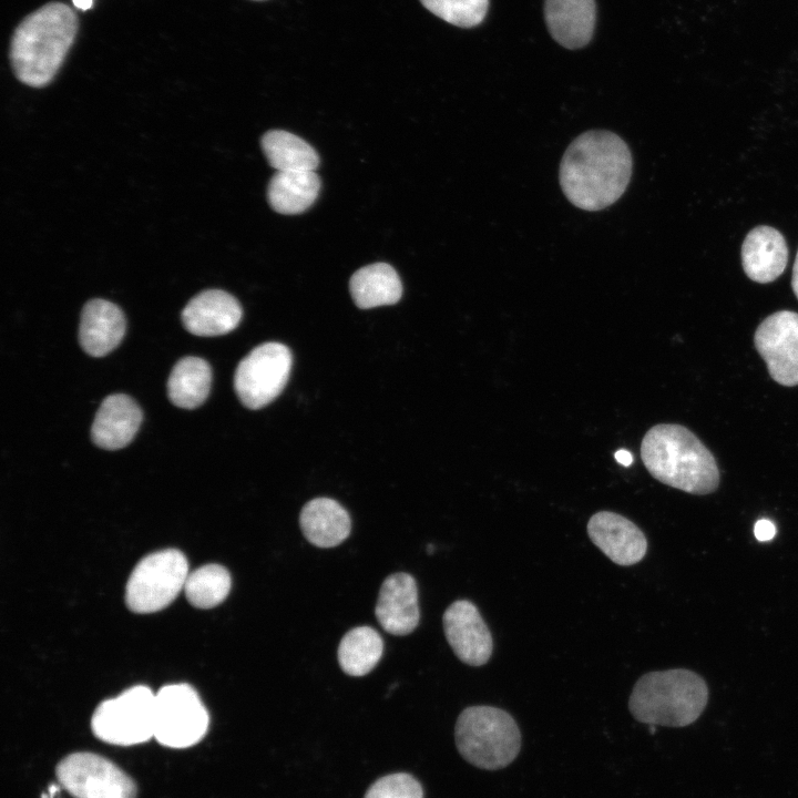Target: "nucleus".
<instances>
[{"instance_id": "nucleus-13", "label": "nucleus", "mask_w": 798, "mask_h": 798, "mask_svg": "<svg viewBox=\"0 0 798 798\" xmlns=\"http://www.w3.org/2000/svg\"><path fill=\"white\" fill-rule=\"evenodd\" d=\"M587 534L612 562L622 565L638 563L646 554L647 540L642 530L627 518L598 511L587 522Z\"/></svg>"}, {"instance_id": "nucleus-9", "label": "nucleus", "mask_w": 798, "mask_h": 798, "mask_svg": "<svg viewBox=\"0 0 798 798\" xmlns=\"http://www.w3.org/2000/svg\"><path fill=\"white\" fill-rule=\"evenodd\" d=\"M291 365V352L280 342L255 347L235 370L234 388L241 402L249 409L272 402L286 386Z\"/></svg>"}, {"instance_id": "nucleus-10", "label": "nucleus", "mask_w": 798, "mask_h": 798, "mask_svg": "<svg viewBox=\"0 0 798 798\" xmlns=\"http://www.w3.org/2000/svg\"><path fill=\"white\" fill-rule=\"evenodd\" d=\"M62 787L74 798H135L134 780L111 760L93 753H73L55 767Z\"/></svg>"}, {"instance_id": "nucleus-16", "label": "nucleus", "mask_w": 798, "mask_h": 798, "mask_svg": "<svg viewBox=\"0 0 798 798\" xmlns=\"http://www.w3.org/2000/svg\"><path fill=\"white\" fill-rule=\"evenodd\" d=\"M141 422L142 411L134 399L123 393L110 395L96 411L91 439L99 448L117 450L133 440Z\"/></svg>"}, {"instance_id": "nucleus-21", "label": "nucleus", "mask_w": 798, "mask_h": 798, "mask_svg": "<svg viewBox=\"0 0 798 798\" xmlns=\"http://www.w3.org/2000/svg\"><path fill=\"white\" fill-rule=\"evenodd\" d=\"M349 290L356 306L368 309L399 301L402 285L392 266L375 263L354 273L349 282Z\"/></svg>"}, {"instance_id": "nucleus-25", "label": "nucleus", "mask_w": 798, "mask_h": 798, "mask_svg": "<svg viewBox=\"0 0 798 798\" xmlns=\"http://www.w3.org/2000/svg\"><path fill=\"white\" fill-rule=\"evenodd\" d=\"M383 652V641L372 627L358 626L348 631L338 646V662L350 676H364L375 668Z\"/></svg>"}, {"instance_id": "nucleus-29", "label": "nucleus", "mask_w": 798, "mask_h": 798, "mask_svg": "<svg viewBox=\"0 0 798 798\" xmlns=\"http://www.w3.org/2000/svg\"><path fill=\"white\" fill-rule=\"evenodd\" d=\"M754 534L756 539L760 542L769 541L776 534V526L769 520H758L754 528Z\"/></svg>"}, {"instance_id": "nucleus-14", "label": "nucleus", "mask_w": 798, "mask_h": 798, "mask_svg": "<svg viewBox=\"0 0 798 798\" xmlns=\"http://www.w3.org/2000/svg\"><path fill=\"white\" fill-rule=\"evenodd\" d=\"M375 615L387 633L410 634L420 618L416 580L403 572L387 576L379 591Z\"/></svg>"}, {"instance_id": "nucleus-5", "label": "nucleus", "mask_w": 798, "mask_h": 798, "mask_svg": "<svg viewBox=\"0 0 798 798\" xmlns=\"http://www.w3.org/2000/svg\"><path fill=\"white\" fill-rule=\"evenodd\" d=\"M458 751L471 765L485 770L509 766L521 749V732L505 710L487 705L464 708L454 727Z\"/></svg>"}, {"instance_id": "nucleus-27", "label": "nucleus", "mask_w": 798, "mask_h": 798, "mask_svg": "<svg viewBox=\"0 0 798 798\" xmlns=\"http://www.w3.org/2000/svg\"><path fill=\"white\" fill-rule=\"evenodd\" d=\"M431 13L457 27L471 28L484 19L489 0H420Z\"/></svg>"}, {"instance_id": "nucleus-31", "label": "nucleus", "mask_w": 798, "mask_h": 798, "mask_svg": "<svg viewBox=\"0 0 798 798\" xmlns=\"http://www.w3.org/2000/svg\"><path fill=\"white\" fill-rule=\"evenodd\" d=\"M791 287L798 299V252H797L794 268H792Z\"/></svg>"}, {"instance_id": "nucleus-7", "label": "nucleus", "mask_w": 798, "mask_h": 798, "mask_svg": "<svg viewBox=\"0 0 798 798\" xmlns=\"http://www.w3.org/2000/svg\"><path fill=\"white\" fill-rule=\"evenodd\" d=\"M155 694L136 685L114 698L103 700L95 709L91 728L104 743L130 746L153 737Z\"/></svg>"}, {"instance_id": "nucleus-19", "label": "nucleus", "mask_w": 798, "mask_h": 798, "mask_svg": "<svg viewBox=\"0 0 798 798\" xmlns=\"http://www.w3.org/2000/svg\"><path fill=\"white\" fill-rule=\"evenodd\" d=\"M548 29L556 42L567 49L586 45L594 31V0H545Z\"/></svg>"}, {"instance_id": "nucleus-26", "label": "nucleus", "mask_w": 798, "mask_h": 798, "mask_svg": "<svg viewBox=\"0 0 798 798\" xmlns=\"http://www.w3.org/2000/svg\"><path fill=\"white\" fill-rule=\"evenodd\" d=\"M231 585V574L224 566L206 564L188 573L184 592L193 606L212 608L227 597Z\"/></svg>"}, {"instance_id": "nucleus-18", "label": "nucleus", "mask_w": 798, "mask_h": 798, "mask_svg": "<svg viewBox=\"0 0 798 798\" xmlns=\"http://www.w3.org/2000/svg\"><path fill=\"white\" fill-rule=\"evenodd\" d=\"M788 262V247L784 236L769 226L753 228L741 246V263L746 275L754 282L766 284L778 278Z\"/></svg>"}, {"instance_id": "nucleus-1", "label": "nucleus", "mask_w": 798, "mask_h": 798, "mask_svg": "<svg viewBox=\"0 0 798 798\" xmlns=\"http://www.w3.org/2000/svg\"><path fill=\"white\" fill-rule=\"evenodd\" d=\"M632 166L630 149L617 134L591 130L566 149L560 165V184L574 206L601 211L624 194Z\"/></svg>"}, {"instance_id": "nucleus-22", "label": "nucleus", "mask_w": 798, "mask_h": 798, "mask_svg": "<svg viewBox=\"0 0 798 798\" xmlns=\"http://www.w3.org/2000/svg\"><path fill=\"white\" fill-rule=\"evenodd\" d=\"M320 180L314 171L276 172L267 187V200L274 211L285 215L306 211L317 198Z\"/></svg>"}, {"instance_id": "nucleus-20", "label": "nucleus", "mask_w": 798, "mask_h": 798, "mask_svg": "<svg viewBox=\"0 0 798 798\" xmlns=\"http://www.w3.org/2000/svg\"><path fill=\"white\" fill-rule=\"evenodd\" d=\"M299 524L307 541L318 548L340 544L351 530L348 512L329 498H316L307 502L300 511Z\"/></svg>"}, {"instance_id": "nucleus-2", "label": "nucleus", "mask_w": 798, "mask_h": 798, "mask_svg": "<svg viewBox=\"0 0 798 798\" xmlns=\"http://www.w3.org/2000/svg\"><path fill=\"white\" fill-rule=\"evenodd\" d=\"M79 31L73 9L51 1L22 19L9 47V60L16 78L25 85H48L59 72Z\"/></svg>"}, {"instance_id": "nucleus-8", "label": "nucleus", "mask_w": 798, "mask_h": 798, "mask_svg": "<svg viewBox=\"0 0 798 798\" xmlns=\"http://www.w3.org/2000/svg\"><path fill=\"white\" fill-rule=\"evenodd\" d=\"M208 724V713L192 686L171 684L155 694L153 737L161 745L191 747L205 736Z\"/></svg>"}, {"instance_id": "nucleus-11", "label": "nucleus", "mask_w": 798, "mask_h": 798, "mask_svg": "<svg viewBox=\"0 0 798 798\" xmlns=\"http://www.w3.org/2000/svg\"><path fill=\"white\" fill-rule=\"evenodd\" d=\"M770 377L782 386L798 385V314L777 311L765 318L754 336Z\"/></svg>"}, {"instance_id": "nucleus-15", "label": "nucleus", "mask_w": 798, "mask_h": 798, "mask_svg": "<svg viewBox=\"0 0 798 798\" xmlns=\"http://www.w3.org/2000/svg\"><path fill=\"white\" fill-rule=\"evenodd\" d=\"M242 315V307L234 296L224 290L208 289L188 301L182 311V321L191 334L213 337L234 330Z\"/></svg>"}, {"instance_id": "nucleus-28", "label": "nucleus", "mask_w": 798, "mask_h": 798, "mask_svg": "<svg viewBox=\"0 0 798 798\" xmlns=\"http://www.w3.org/2000/svg\"><path fill=\"white\" fill-rule=\"evenodd\" d=\"M365 798H423V789L410 774L396 773L376 780Z\"/></svg>"}, {"instance_id": "nucleus-17", "label": "nucleus", "mask_w": 798, "mask_h": 798, "mask_svg": "<svg viewBox=\"0 0 798 798\" xmlns=\"http://www.w3.org/2000/svg\"><path fill=\"white\" fill-rule=\"evenodd\" d=\"M124 334L125 317L116 305L104 299H92L84 305L79 342L88 355H108L121 342Z\"/></svg>"}, {"instance_id": "nucleus-30", "label": "nucleus", "mask_w": 798, "mask_h": 798, "mask_svg": "<svg viewBox=\"0 0 798 798\" xmlns=\"http://www.w3.org/2000/svg\"><path fill=\"white\" fill-rule=\"evenodd\" d=\"M615 459L618 463H621L624 467H627L632 463L633 457L630 451L625 449H620L615 452Z\"/></svg>"}, {"instance_id": "nucleus-33", "label": "nucleus", "mask_w": 798, "mask_h": 798, "mask_svg": "<svg viewBox=\"0 0 798 798\" xmlns=\"http://www.w3.org/2000/svg\"><path fill=\"white\" fill-rule=\"evenodd\" d=\"M252 1H263V0H252Z\"/></svg>"}, {"instance_id": "nucleus-4", "label": "nucleus", "mask_w": 798, "mask_h": 798, "mask_svg": "<svg viewBox=\"0 0 798 798\" xmlns=\"http://www.w3.org/2000/svg\"><path fill=\"white\" fill-rule=\"evenodd\" d=\"M707 700L708 688L699 675L674 668L641 676L630 695L628 709L643 724L684 727L700 716Z\"/></svg>"}, {"instance_id": "nucleus-3", "label": "nucleus", "mask_w": 798, "mask_h": 798, "mask_svg": "<svg viewBox=\"0 0 798 798\" xmlns=\"http://www.w3.org/2000/svg\"><path fill=\"white\" fill-rule=\"evenodd\" d=\"M641 458L659 482L692 494L714 492L719 472L712 452L687 428L675 423L653 426L641 443Z\"/></svg>"}, {"instance_id": "nucleus-6", "label": "nucleus", "mask_w": 798, "mask_h": 798, "mask_svg": "<svg viewBox=\"0 0 798 798\" xmlns=\"http://www.w3.org/2000/svg\"><path fill=\"white\" fill-rule=\"evenodd\" d=\"M187 575V560L178 550L167 549L146 555L127 580V607L142 614L165 608L184 590Z\"/></svg>"}, {"instance_id": "nucleus-12", "label": "nucleus", "mask_w": 798, "mask_h": 798, "mask_svg": "<svg viewBox=\"0 0 798 798\" xmlns=\"http://www.w3.org/2000/svg\"><path fill=\"white\" fill-rule=\"evenodd\" d=\"M446 638L456 656L470 666H482L490 659L493 640L478 607L468 600L451 603L443 613Z\"/></svg>"}, {"instance_id": "nucleus-23", "label": "nucleus", "mask_w": 798, "mask_h": 798, "mask_svg": "<svg viewBox=\"0 0 798 798\" xmlns=\"http://www.w3.org/2000/svg\"><path fill=\"white\" fill-rule=\"evenodd\" d=\"M212 383V370L202 358L187 356L173 367L167 381V395L176 407L194 409L207 398Z\"/></svg>"}, {"instance_id": "nucleus-24", "label": "nucleus", "mask_w": 798, "mask_h": 798, "mask_svg": "<svg viewBox=\"0 0 798 798\" xmlns=\"http://www.w3.org/2000/svg\"><path fill=\"white\" fill-rule=\"evenodd\" d=\"M268 164L277 172L315 171L319 164L316 151L299 136L283 130L268 131L262 137Z\"/></svg>"}, {"instance_id": "nucleus-32", "label": "nucleus", "mask_w": 798, "mask_h": 798, "mask_svg": "<svg viewBox=\"0 0 798 798\" xmlns=\"http://www.w3.org/2000/svg\"><path fill=\"white\" fill-rule=\"evenodd\" d=\"M73 4L81 10H86L91 8L92 0H72Z\"/></svg>"}]
</instances>
